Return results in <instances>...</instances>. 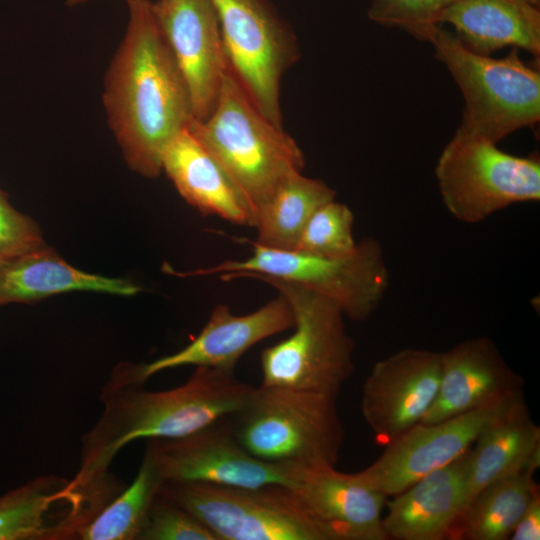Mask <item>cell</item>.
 <instances>
[{
  "instance_id": "1",
  "label": "cell",
  "mask_w": 540,
  "mask_h": 540,
  "mask_svg": "<svg viewBox=\"0 0 540 540\" xmlns=\"http://www.w3.org/2000/svg\"><path fill=\"white\" fill-rule=\"evenodd\" d=\"M254 387L234 370L196 367L182 385L148 391L143 383L109 379L101 392L102 412L82 440L79 468L69 486L93 509L121 490L109 467L127 444L138 439H176L238 412Z\"/></svg>"
},
{
  "instance_id": "2",
  "label": "cell",
  "mask_w": 540,
  "mask_h": 540,
  "mask_svg": "<svg viewBox=\"0 0 540 540\" xmlns=\"http://www.w3.org/2000/svg\"><path fill=\"white\" fill-rule=\"evenodd\" d=\"M126 2L128 24L107 69L102 99L127 166L155 178L165 148L193 118L192 105L153 2Z\"/></svg>"
},
{
  "instance_id": "3",
  "label": "cell",
  "mask_w": 540,
  "mask_h": 540,
  "mask_svg": "<svg viewBox=\"0 0 540 540\" xmlns=\"http://www.w3.org/2000/svg\"><path fill=\"white\" fill-rule=\"evenodd\" d=\"M187 128L243 194L254 225L277 187L304 169L296 141L259 111L229 63L214 109L203 120L192 118Z\"/></svg>"
},
{
  "instance_id": "4",
  "label": "cell",
  "mask_w": 540,
  "mask_h": 540,
  "mask_svg": "<svg viewBox=\"0 0 540 540\" xmlns=\"http://www.w3.org/2000/svg\"><path fill=\"white\" fill-rule=\"evenodd\" d=\"M229 419L237 441L272 463L335 467L345 437L337 396L313 391L254 387Z\"/></svg>"
},
{
  "instance_id": "5",
  "label": "cell",
  "mask_w": 540,
  "mask_h": 540,
  "mask_svg": "<svg viewBox=\"0 0 540 540\" xmlns=\"http://www.w3.org/2000/svg\"><path fill=\"white\" fill-rule=\"evenodd\" d=\"M252 246V254L244 260L223 261L179 275L279 280L331 299L346 318L357 322L376 311L389 286L383 248L374 238L363 239L351 254L336 258L271 249L253 242Z\"/></svg>"
},
{
  "instance_id": "6",
  "label": "cell",
  "mask_w": 540,
  "mask_h": 540,
  "mask_svg": "<svg viewBox=\"0 0 540 540\" xmlns=\"http://www.w3.org/2000/svg\"><path fill=\"white\" fill-rule=\"evenodd\" d=\"M261 281L287 299L294 315V332L261 353V385L337 396L354 371L355 348L340 307L301 286Z\"/></svg>"
},
{
  "instance_id": "7",
  "label": "cell",
  "mask_w": 540,
  "mask_h": 540,
  "mask_svg": "<svg viewBox=\"0 0 540 540\" xmlns=\"http://www.w3.org/2000/svg\"><path fill=\"white\" fill-rule=\"evenodd\" d=\"M431 43L464 97L462 129L498 143L540 119V72L513 47L503 58L467 49L450 31L438 28Z\"/></svg>"
},
{
  "instance_id": "8",
  "label": "cell",
  "mask_w": 540,
  "mask_h": 540,
  "mask_svg": "<svg viewBox=\"0 0 540 540\" xmlns=\"http://www.w3.org/2000/svg\"><path fill=\"white\" fill-rule=\"evenodd\" d=\"M435 175L445 207L464 223L540 199L539 157L508 154L461 127L443 149Z\"/></svg>"
},
{
  "instance_id": "9",
  "label": "cell",
  "mask_w": 540,
  "mask_h": 540,
  "mask_svg": "<svg viewBox=\"0 0 540 540\" xmlns=\"http://www.w3.org/2000/svg\"><path fill=\"white\" fill-rule=\"evenodd\" d=\"M158 495L202 522L217 540H325L291 487L163 481Z\"/></svg>"
},
{
  "instance_id": "10",
  "label": "cell",
  "mask_w": 540,
  "mask_h": 540,
  "mask_svg": "<svg viewBox=\"0 0 540 540\" xmlns=\"http://www.w3.org/2000/svg\"><path fill=\"white\" fill-rule=\"evenodd\" d=\"M231 70L259 111L282 127L280 84L299 57L294 33L266 0H211Z\"/></svg>"
},
{
  "instance_id": "11",
  "label": "cell",
  "mask_w": 540,
  "mask_h": 540,
  "mask_svg": "<svg viewBox=\"0 0 540 540\" xmlns=\"http://www.w3.org/2000/svg\"><path fill=\"white\" fill-rule=\"evenodd\" d=\"M229 418L184 437L149 439L146 451L163 480L244 488L293 487L302 467L253 456L237 441Z\"/></svg>"
},
{
  "instance_id": "12",
  "label": "cell",
  "mask_w": 540,
  "mask_h": 540,
  "mask_svg": "<svg viewBox=\"0 0 540 540\" xmlns=\"http://www.w3.org/2000/svg\"><path fill=\"white\" fill-rule=\"evenodd\" d=\"M521 397L523 392L445 420L420 422L385 445L370 466L352 475L361 484L394 496L463 455L484 428Z\"/></svg>"
},
{
  "instance_id": "13",
  "label": "cell",
  "mask_w": 540,
  "mask_h": 540,
  "mask_svg": "<svg viewBox=\"0 0 540 540\" xmlns=\"http://www.w3.org/2000/svg\"><path fill=\"white\" fill-rule=\"evenodd\" d=\"M294 315L287 299L278 296L259 309L234 315L219 304L199 335L181 350L149 363H124L111 374L122 382L143 383L153 375L183 366L234 370L241 356L260 341L293 328Z\"/></svg>"
},
{
  "instance_id": "14",
  "label": "cell",
  "mask_w": 540,
  "mask_h": 540,
  "mask_svg": "<svg viewBox=\"0 0 540 540\" xmlns=\"http://www.w3.org/2000/svg\"><path fill=\"white\" fill-rule=\"evenodd\" d=\"M441 352L407 348L376 362L362 387L361 412L375 439L387 445L420 423L433 404Z\"/></svg>"
},
{
  "instance_id": "15",
  "label": "cell",
  "mask_w": 540,
  "mask_h": 540,
  "mask_svg": "<svg viewBox=\"0 0 540 540\" xmlns=\"http://www.w3.org/2000/svg\"><path fill=\"white\" fill-rule=\"evenodd\" d=\"M160 30L186 82L193 118L209 116L228 67L219 21L211 0H157Z\"/></svg>"
},
{
  "instance_id": "16",
  "label": "cell",
  "mask_w": 540,
  "mask_h": 540,
  "mask_svg": "<svg viewBox=\"0 0 540 540\" xmlns=\"http://www.w3.org/2000/svg\"><path fill=\"white\" fill-rule=\"evenodd\" d=\"M523 384L490 338L467 339L441 352L437 395L421 422L445 420L521 393Z\"/></svg>"
},
{
  "instance_id": "17",
  "label": "cell",
  "mask_w": 540,
  "mask_h": 540,
  "mask_svg": "<svg viewBox=\"0 0 540 540\" xmlns=\"http://www.w3.org/2000/svg\"><path fill=\"white\" fill-rule=\"evenodd\" d=\"M325 540H386V497L334 466L302 467L291 487Z\"/></svg>"
},
{
  "instance_id": "18",
  "label": "cell",
  "mask_w": 540,
  "mask_h": 540,
  "mask_svg": "<svg viewBox=\"0 0 540 540\" xmlns=\"http://www.w3.org/2000/svg\"><path fill=\"white\" fill-rule=\"evenodd\" d=\"M470 450L393 496L382 520L387 539L449 538L467 501Z\"/></svg>"
},
{
  "instance_id": "19",
  "label": "cell",
  "mask_w": 540,
  "mask_h": 540,
  "mask_svg": "<svg viewBox=\"0 0 540 540\" xmlns=\"http://www.w3.org/2000/svg\"><path fill=\"white\" fill-rule=\"evenodd\" d=\"M161 166L181 197L202 214L254 227L243 194L187 127L169 142Z\"/></svg>"
},
{
  "instance_id": "20",
  "label": "cell",
  "mask_w": 540,
  "mask_h": 540,
  "mask_svg": "<svg viewBox=\"0 0 540 540\" xmlns=\"http://www.w3.org/2000/svg\"><path fill=\"white\" fill-rule=\"evenodd\" d=\"M441 22L453 26L459 41L478 54L507 46L540 54V0H454Z\"/></svg>"
},
{
  "instance_id": "21",
  "label": "cell",
  "mask_w": 540,
  "mask_h": 540,
  "mask_svg": "<svg viewBox=\"0 0 540 540\" xmlns=\"http://www.w3.org/2000/svg\"><path fill=\"white\" fill-rule=\"evenodd\" d=\"M139 290L127 279L78 269L47 244L0 261V305L31 303L70 291L133 296Z\"/></svg>"
},
{
  "instance_id": "22",
  "label": "cell",
  "mask_w": 540,
  "mask_h": 540,
  "mask_svg": "<svg viewBox=\"0 0 540 540\" xmlns=\"http://www.w3.org/2000/svg\"><path fill=\"white\" fill-rule=\"evenodd\" d=\"M539 465L540 429L521 397L486 426L471 447L466 505L495 480Z\"/></svg>"
},
{
  "instance_id": "23",
  "label": "cell",
  "mask_w": 540,
  "mask_h": 540,
  "mask_svg": "<svg viewBox=\"0 0 540 540\" xmlns=\"http://www.w3.org/2000/svg\"><path fill=\"white\" fill-rule=\"evenodd\" d=\"M60 505L72 510L78 528L86 523L82 501L63 478L43 475L6 492L0 496V540L72 539L67 515L56 511Z\"/></svg>"
},
{
  "instance_id": "24",
  "label": "cell",
  "mask_w": 540,
  "mask_h": 540,
  "mask_svg": "<svg viewBox=\"0 0 540 540\" xmlns=\"http://www.w3.org/2000/svg\"><path fill=\"white\" fill-rule=\"evenodd\" d=\"M535 471L527 468L482 488L465 506L448 539H509L522 514L539 494Z\"/></svg>"
},
{
  "instance_id": "25",
  "label": "cell",
  "mask_w": 540,
  "mask_h": 540,
  "mask_svg": "<svg viewBox=\"0 0 540 540\" xmlns=\"http://www.w3.org/2000/svg\"><path fill=\"white\" fill-rule=\"evenodd\" d=\"M336 192L302 172L288 176L258 212L254 227L257 245L292 251L313 213L335 199Z\"/></svg>"
},
{
  "instance_id": "26",
  "label": "cell",
  "mask_w": 540,
  "mask_h": 540,
  "mask_svg": "<svg viewBox=\"0 0 540 540\" xmlns=\"http://www.w3.org/2000/svg\"><path fill=\"white\" fill-rule=\"evenodd\" d=\"M163 481L150 454L145 450L132 484L80 527L73 539L138 540Z\"/></svg>"
},
{
  "instance_id": "27",
  "label": "cell",
  "mask_w": 540,
  "mask_h": 540,
  "mask_svg": "<svg viewBox=\"0 0 540 540\" xmlns=\"http://www.w3.org/2000/svg\"><path fill=\"white\" fill-rule=\"evenodd\" d=\"M353 225L351 209L334 199L313 213L295 250L322 257L347 256L357 246Z\"/></svg>"
},
{
  "instance_id": "28",
  "label": "cell",
  "mask_w": 540,
  "mask_h": 540,
  "mask_svg": "<svg viewBox=\"0 0 540 540\" xmlns=\"http://www.w3.org/2000/svg\"><path fill=\"white\" fill-rule=\"evenodd\" d=\"M454 0H372L371 21L399 27L421 41L431 42L443 12Z\"/></svg>"
},
{
  "instance_id": "29",
  "label": "cell",
  "mask_w": 540,
  "mask_h": 540,
  "mask_svg": "<svg viewBox=\"0 0 540 540\" xmlns=\"http://www.w3.org/2000/svg\"><path fill=\"white\" fill-rule=\"evenodd\" d=\"M138 540H217L192 514L175 503L157 496Z\"/></svg>"
},
{
  "instance_id": "30",
  "label": "cell",
  "mask_w": 540,
  "mask_h": 540,
  "mask_svg": "<svg viewBox=\"0 0 540 540\" xmlns=\"http://www.w3.org/2000/svg\"><path fill=\"white\" fill-rule=\"evenodd\" d=\"M46 244L40 228L0 189V261Z\"/></svg>"
},
{
  "instance_id": "31",
  "label": "cell",
  "mask_w": 540,
  "mask_h": 540,
  "mask_svg": "<svg viewBox=\"0 0 540 540\" xmlns=\"http://www.w3.org/2000/svg\"><path fill=\"white\" fill-rule=\"evenodd\" d=\"M510 539H540V495H536L517 522Z\"/></svg>"
},
{
  "instance_id": "32",
  "label": "cell",
  "mask_w": 540,
  "mask_h": 540,
  "mask_svg": "<svg viewBox=\"0 0 540 540\" xmlns=\"http://www.w3.org/2000/svg\"><path fill=\"white\" fill-rule=\"evenodd\" d=\"M89 1H93V0H66V4L67 6L71 7V6H77L79 4L86 3Z\"/></svg>"
}]
</instances>
